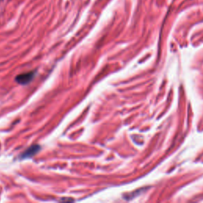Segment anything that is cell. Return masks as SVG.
Here are the masks:
<instances>
[{
  "instance_id": "obj_1",
  "label": "cell",
  "mask_w": 203,
  "mask_h": 203,
  "mask_svg": "<svg viewBox=\"0 0 203 203\" xmlns=\"http://www.w3.org/2000/svg\"><path fill=\"white\" fill-rule=\"evenodd\" d=\"M34 76V72L24 73V74H21V75H18V77L16 78V81L20 84H26L33 79Z\"/></svg>"
},
{
  "instance_id": "obj_2",
  "label": "cell",
  "mask_w": 203,
  "mask_h": 203,
  "mask_svg": "<svg viewBox=\"0 0 203 203\" xmlns=\"http://www.w3.org/2000/svg\"><path fill=\"white\" fill-rule=\"evenodd\" d=\"M40 148L37 146V145H34L33 147H31L29 148L28 150H26L23 155V157H29V156H31L34 155L35 153L39 150Z\"/></svg>"
}]
</instances>
